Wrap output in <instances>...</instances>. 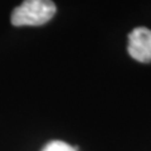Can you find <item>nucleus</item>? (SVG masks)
Returning <instances> with one entry per match:
<instances>
[{"label":"nucleus","mask_w":151,"mask_h":151,"mask_svg":"<svg viewBox=\"0 0 151 151\" xmlns=\"http://www.w3.org/2000/svg\"><path fill=\"white\" fill-rule=\"evenodd\" d=\"M57 12L52 0H24L12 13V24L15 27H39L48 23Z\"/></svg>","instance_id":"nucleus-1"},{"label":"nucleus","mask_w":151,"mask_h":151,"mask_svg":"<svg viewBox=\"0 0 151 151\" xmlns=\"http://www.w3.org/2000/svg\"><path fill=\"white\" fill-rule=\"evenodd\" d=\"M127 52L137 62H151V30L149 28L137 27L130 33Z\"/></svg>","instance_id":"nucleus-2"},{"label":"nucleus","mask_w":151,"mask_h":151,"mask_svg":"<svg viewBox=\"0 0 151 151\" xmlns=\"http://www.w3.org/2000/svg\"><path fill=\"white\" fill-rule=\"evenodd\" d=\"M42 151H77V147H72L70 145L63 141H52L47 144Z\"/></svg>","instance_id":"nucleus-3"}]
</instances>
